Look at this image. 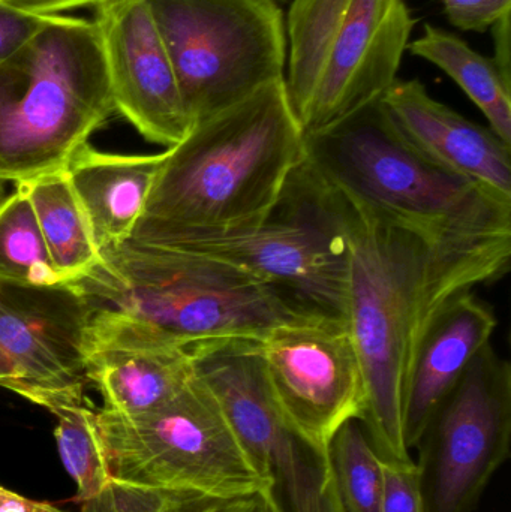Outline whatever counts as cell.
<instances>
[{"instance_id": "cell-1", "label": "cell", "mask_w": 511, "mask_h": 512, "mask_svg": "<svg viewBox=\"0 0 511 512\" xmlns=\"http://www.w3.org/2000/svg\"><path fill=\"white\" fill-rule=\"evenodd\" d=\"M329 186L347 252L345 319L365 373L360 423L383 462H410L402 415L420 343L452 298L504 277L511 239H429Z\"/></svg>"}, {"instance_id": "cell-2", "label": "cell", "mask_w": 511, "mask_h": 512, "mask_svg": "<svg viewBox=\"0 0 511 512\" xmlns=\"http://www.w3.org/2000/svg\"><path fill=\"white\" fill-rule=\"evenodd\" d=\"M305 156V134L279 80L194 123L165 161L132 239L263 221ZM129 237V239H131Z\"/></svg>"}, {"instance_id": "cell-3", "label": "cell", "mask_w": 511, "mask_h": 512, "mask_svg": "<svg viewBox=\"0 0 511 512\" xmlns=\"http://www.w3.org/2000/svg\"><path fill=\"white\" fill-rule=\"evenodd\" d=\"M87 315L176 348L261 340L303 310L228 262L161 243L128 239L69 286Z\"/></svg>"}, {"instance_id": "cell-4", "label": "cell", "mask_w": 511, "mask_h": 512, "mask_svg": "<svg viewBox=\"0 0 511 512\" xmlns=\"http://www.w3.org/2000/svg\"><path fill=\"white\" fill-rule=\"evenodd\" d=\"M114 113L95 21L48 15L0 57V180L65 170Z\"/></svg>"}, {"instance_id": "cell-5", "label": "cell", "mask_w": 511, "mask_h": 512, "mask_svg": "<svg viewBox=\"0 0 511 512\" xmlns=\"http://www.w3.org/2000/svg\"><path fill=\"white\" fill-rule=\"evenodd\" d=\"M305 161L329 185L429 239H511V203L420 155L381 98L305 135Z\"/></svg>"}, {"instance_id": "cell-6", "label": "cell", "mask_w": 511, "mask_h": 512, "mask_svg": "<svg viewBox=\"0 0 511 512\" xmlns=\"http://www.w3.org/2000/svg\"><path fill=\"white\" fill-rule=\"evenodd\" d=\"M414 23L405 0H290L284 81L303 134L381 98L396 80Z\"/></svg>"}, {"instance_id": "cell-7", "label": "cell", "mask_w": 511, "mask_h": 512, "mask_svg": "<svg viewBox=\"0 0 511 512\" xmlns=\"http://www.w3.org/2000/svg\"><path fill=\"white\" fill-rule=\"evenodd\" d=\"M135 240L177 246L228 262L303 312L345 319L344 231L332 188L312 170L305 156L291 174L281 200L263 221Z\"/></svg>"}, {"instance_id": "cell-8", "label": "cell", "mask_w": 511, "mask_h": 512, "mask_svg": "<svg viewBox=\"0 0 511 512\" xmlns=\"http://www.w3.org/2000/svg\"><path fill=\"white\" fill-rule=\"evenodd\" d=\"M111 475L210 501L263 495L266 484L215 394L197 376L155 411L96 412Z\"/></svg>"}, {"instance_id": "cell-9", "label": "cell", "mask_w": 511, "mask_h": 512, "mask_svg": "<svg viewBox=\"0 0 511 512\" xmlns=\"http://www.w3.org/2000/svg\"><path fill=\"white\" fill-rule=\"evenodd\" d=\"M192 126L284 80L287 32L273 0H146Z\"/></svg>"}, {"instance_id": "cell-10", "label": "cell", "mask_w": 511, "mask_h": 512, "mask_svg": "<svg viewBox=\"0 0 511 512\" xmlns=\"http://www.w3.org/2000/svg\"><path fill=\"white\" fill-rule=\"evenodd\" d=\"M192 369L215 394L266 484L273 512H345L329 448L284 414L264 375L260 340L228 339L189 348Z\"/></svg>"}, {"instance_id": "cell-11", "label": "cell", "mask_w": 511, "mask_h": 512, "mask_svg": "<svg viewBox=\"0 0 511 512\" xmlns=\"http://www.w3.org/2000/svg\"><path fill=\"white\" fill-rule=\"evenodd\" d=\"M510 447L511 366L489 343L417 444L425 512H473Z\"/></svg>"}, {"instance_id": "cell-12", "label": "cell", "mask_w": 511, "mask_h": 512, "mask_svg": "<svg viewBox=\"0 0 511 512\" xmlns=\"http://www.w3.org/2000/svg\"><path fill=\"white\" fill-rule=\"evenodd\" d=\"M267 384L284 414L318 444L362 420L366 384L347 319L303 313L260 340Z\"/></svg>"}, {"instance_id": "cell-13", "label": "cell", "mask_w": 511, "mask_h": 512, "mask_svg": "<svg viewBox=\"0 0 511 512\" xmlns=\"http://www.w3.org/2000/svg\"><path fill=\"white\" fill-rule=\"evenodd\" d=\"M84 324L83 301L69 286L0 285V352L15 373L9 391L45 409L84 399Z\"/></svg>"}, {"instance_id": "cell-14", "label": "cell", "mask_w": 511, "mask_h": 512, "mask_svg": "<svg viewBox=\"0 0 511 512\" xmlns=\"http://www.w3.org/2000/svg\"><path fill=\"white\" fill-rule=\"evenodd\" d=\"M114 110L147 141L170 147L191 131L179 81L146 0H108L93 17Z\"/></svg>"}, {"instance_id": "cell-15", "label": "cell", "mask_w": 511, "mask_h": 512, "mask_svg": "<svg viewBox=\"0 0 511 512\" xmlns=\"http://www.w3.org/2000/svg\"><path fill=\"white\" fill-rule=\"evenodd\" d=\"M390 122L429 161L511 203V146L429 95L420 80L393 81L381 96Z\"/></svg>"}, {"instance_id": "cell-16", "label": "cell", "mask_w": 511, "mask_h": 512, "mask_svg": "<svg viewBox=\"0 0 511 512\" xmlns=\"http://www.w3.org/2000/svg\"><path fill=\"white\" fill-rule=\"evenodd\" d=\"M86 379L104 400V411L138 417L173 399L194 375L189 348L161 345L119 325L86 315Z\"/></svg>"}, {"instance_id": "cell-17", "label": "cell", "mask_w": 511, "mask_h": 512, "mask_svg": "<svg viewBox=\"0 0 511 512\" xmlns=\"http://www.w3.org/2000/svg\"><path fill=\"white\" fill-rule=\"evenodd\" d=\"M498 319L473 291L449 301L429 327L411 367L402 433L408 450L417 447L432 415L455 388L471 361L491 343Z\"/></svg>"}, {"instance_id": "cell-18", "label": "cell", "mask_w": 511, "mask_h": 512, "mask_svg": "<svg viewBox=\"0 0 511 512\" xmlns=\"http://www.w3.org/2000/svg\"><path fill=\"white\" fill-rule=\"evenodd\" d=\"M165 161L159 155H114L84 146L65 168L99 251L129 239Z\"/></svg>"}, {"instance_id": "cell-19", "label": "cell", "mask_w": 511, "mask_h": 512, "mask_svg": "<svg viewBox=\"0 0 511 512\" xmlns=\"http://www.w3.org/2000/svg\"><path fill=\"white\" fill-rule=\"evenodd\" d=\"M15 186L29 198L51 261L68 286L86 277L101 261V251L66 171Z\"/></svg>"}, {"instance_id": "cell-20", "label": "cell", "mask_w": 511, "mask_h": 512, "mask_svg": "<svg viewBox=\"0 0 511 512\" xmlns=\"http://www.w3.org/2000/svg\"><path fill=\"white\" fill-rule=\"evenodd\" d=\"M414 56L443 69L479 107L489 128L511 146V86L494 59L474 51L464 39L426 24L423 35L408 44Z\"/></svg>"}, {"instance_id": "cell-21", "label": "cell", "mask_w": 511, "mask_h": 512, "mask_svg": "<svg viewBox=\"0 0 511 512\" xmlns=\"http://www.w3.org/2000/svg\"><path fill=\"white\" fill-rule=\"evenodd\" d=\"M0 285L12 288L68 286L51 261L32 204L18 186L0 204Z\"/></svg>"}, {"instance_id": "cell-22", "label": "cell", "mask_w": 511, "mask_h": 512, "mask_svg": "<svg viewBox=\"0 0 511 512\" xmlns=\"http://www.w3.org/2000/svg\"><path fill=\"white\" fill-rule=\"evenodd\" d=\"M48 411L57 418V450L66 472L77 484V501L81 504L98 495L113 478L96 411L84 399L62 400Z\"/></svg>"}, {"instance_id": "cell-23", "label": "cell", "mask_w": 511, "mask_h": 512, "mask_svg": "<svg viewBox=\"0 0 511 512\" xmlns=\"http://www.w3.org/2000/svg\"><path fill=\"white\" fill-rule=\"evenodd\" d=\"M329 457L345 512H381L383 460L375 453L362 423L351 420L333 436Z\"/></svg>"}, {"instance_id": "cell-24", "label": "cell", "mask_w": 511, "mask_h": 512, "mask_svg": "<svg viewBox=\"0 0 511 512\" xmlns=\"http://www.w3.org/2000/svg\"><path fill=\"white\" fill-rule=\"evenodd\" d=\"M204 501L210 499L113 477L98 495L81 502V512H180Z\"/></svg>"}, {"instance_id": "cell-25", "label": "cell", "mask_w": 511, "mask_h": 512, "mask_svg": "<svg viewBox=\"0 0 511 512\" xmlns=\"http://www.w3.org/2000/svg\"><path fill=\"white\" fill-rule=\"evenodd\" d=\"M384 492L381 512H425L422 481L416 462H383Z\"/></svg>"}, {"instance_id": "cell-26", "label": "cell", "mask_w": 511, "mask_h": 512, "mask_svg": "<svg viewBox=\"0 0 511 512\" xmlns=\"http://www.w3.org/2000/svg\"><path fill=\"white\" fill-rule=\"evenodd\" d=\"M450 23L461 30L489 29L510 15L511 0H441Z\"/></svg>"}, {"instance_id": "cell-27", "label": "cell", "mask_w": 511, "mask_h": 512, "mask_svg": "<svg viewBox=\"0 0 511 512\" xmlns=\"http://www.w3.org/2000/svg\"><path fill=\"white\" fill-rule=\"evenodd\" d=\"M45 17L24 14L0 2V57L11 53L24 39L29 38L41 26Z\"/></svg>"}, {"instance_id": "cell-28", "label": "cell", "mask_w": 511, "mask_h": 512, "mask_svg": "<svg viewBox=\"0 0 511 512\" xmlns=\"http://www.w3.org/2000/svg\"><path fill=\"white\" fill-rule=\"evenodd\" d=\"M15 11L32 15H60V12L78 8H98L108 0H0Z\"/></svg>"}, {"instance_id": "cell-29", "label": "cell", "mask_w": 511, "mask_h": 512, "mask_svg": "<svg viewBox=\"0 0 511 512\" xmlns=\"http://www.w3.org/2000/svg\"><path fill=\"white\" fill-rule=\"evenodd\" d=\"M0 512H66L47 504L24 498L6 487L0 486Z\"/></svg>"}, {"instance_id": "cell-30", "label": "cell", "mask_w": 511, "mask_h": 512, "mask_svg": "<svg viewBox=\"0 0 511 512\" xmlns=\"http://www.w3.org/2000/svg\"><path fill=\"white\" fill-rule=\"evenodd\" d=\"M261 495L230 501H204L180 512H257Z\"/></svg>"}, {"instance_id": "cell-31", "label": "cell", "mask_w": 511, "mask_h": 512, "mask_svg": "<svg viewBox=\"0 0 511 512\" xmlns=\"http://www.w3.org/2000/svg\"><path fill=\"white\" fill-rule=\"evenodd\" d=\"M495 33V63L510 77V15L492 26Z\"/></svg>"}, {"instance_id": "cell-32", "label": "cell", "mask_w": 511, "mask_h": 512, "mask_svg": "<svg viewBox=\"0 0 511 512\" xmlns=\"http://www.w3.org/2000/svg\"><path fill=\"white\" fill-rule=\"evenodd\" d=\"M14 379L15 373L14 369H12L11 363H9L8 358L0 352V387L9 390Z\"/></svg>"}, {"instance_id": "cell-33", "label": "cell", "mask_w": 511, "mask_h": 512, "mask_svg": "<svg viewBox=\"0 0 511 512\" xmlns=\"http://www.w3.org/2000/svg\"><path fill=\"white\" fill-rule=\"evenodd\" d=\"M257 512H273L272 508L269 507V504H267V502L264 501L263 496H261L260 505H258Z\"/></svg>"}, {"instance_id": "cell-34", "label": "cell", "mask_w": 511, "mask_h": 512, "mask_svg": "<svg viewBox=\"0 0 511 512\" xmlns=\"http://www.w3.org/2000/svg\"><path fill=\"white\" fill-rule=\"evenodd\" d=\"M6 198V183L0 180V204Z\"/></svg>"}, {"instance_id": "cell-35", "label": "cell", "mask_w": 511, "mask_h": 512, "mask_svg": "<svg viewBox=\"0 0 511 512\" xmlns=\"http://www.w3.org/2000/svg\"><path fill=\"white\" fill-rule=\"evenodd\" d=\"M273 2L278 3V5L284 6L287 5V3H290V0H273Z\"/></svg>"}]
</instances>
